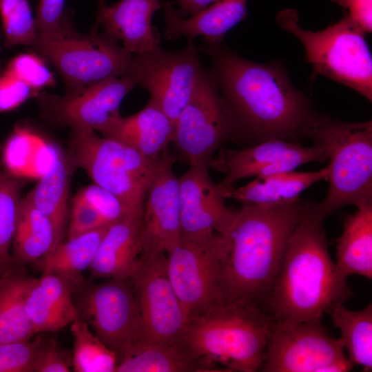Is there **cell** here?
I'll use <instances>...</instances> for the list:
<instances>
[{
	"label": "cell",
	"instance_id": "7a4b0ae2",
	"mask_svg": "<svg viewBox=\"0 0 372 372\" xmlns=\"http://www.w3.org/2000/svg\"><path fill=\"white\" fill-rule=\"evenodd\" d=\"M304 205L299 198L277 205L242 204L236 211L220 263L221 302L265 309Z\"/></svg>",
	"mask_w": 372,
	"mask_h": 372
},
{
	"label": "cell",
	"instance_id": "4316f807",
	"mask_svg": "<svg viewBox=\"0 0 372 372\" xmlns=\"http://www.w3.org/2000/svg\"><path fill=\"white\" fill-rule=\"evenodd\" d=\"M51 146L50 163L27 196L51 219L63 238L69 217L68 196L72 164L60 148Z\"/></svg>",
	"mask_w": 372,
	"mask_h": 372
},
{
	"label": "cell",
	"instance_id": "9a60e30c",
	"mask_svg": "<svg viewBox=\"0 0 372 372\" xmlns=\"http://www.w3.org/2000/svg\"><path fill=\"white\" fill-rule=\"evenodd\" d=\"M136 85L127 75L110 77L64 96L39 93L43 116L52 124L100 132L120 114V105Z\"/></svg>",
	"mask_w": 372,
	"mask_h": 372
},
{
	"label": "cell",
	"instance_id": "e575fe53",
	"mask_svg": "<svg viewBox=\"0 0 372 372\" xmlns=\"http://www.w3.org/2000/svg\"><path fill=\"white\" fill-rule=\"evenodd\" d=\"M44 338L0 344V372H34Z\"/></svg>",
	"mask_w": 372,
	"mask_h": 372
},
{
	"label": "cell",
	"instance_id": "4dcf8cb0",
	"mask_svg": "<svg viewBox=\"0 0 372 372\" xmlns=\"http://www.w3.org/2000/svg\"><path fill=\"white\" fill-rule=\"evenodd\" d=\"M332 322L340 333L343 347L353 364L372 369V304L360 311H351L343 303L334 305L329 311Z\"/></svg>",
	"mask_w": 372,
	"mask_h": 372
},
{
	"label": "cell",
	"instance_id": "83f0119b",
	"mask_svg": "<svg viewBox=\"0 0 372 372\" xmlns=\"http://www.w3.org/2000/svg\"><path fill=\"white\" fill-rule=\"evenodd\" d=\"M34 278L22 267H13L0 278V344L25 341L36 333L25 302Z\"/></svg>",
	"mask_w": 372,
	"mask_h": 372
},
{
	"label": "cell",
	"instance_id": "f546056e",
	"mask_svg": "<svg viewBox=\"0 0 372 372\" xmlns=\"http://www.w3.org/2000/svg\"><path fill=\"white\" fill-rule=\"evenodd\" d=\"M199 372L180 344L136 342L118 362L116 372Z\"/></svg>",
	"mask_w": 372,
	"mask_h": 372
},
{
	"label": "cell",
	"instance_id": "cb8c5ba5",
	"mask_svg": "<svg viewBox=\"0 0 372 372\" xmlns=\"http://www.w3.org/2000/svg\"><path fill=\"white\" fill-rule=\"evenodd\" d=\"M63 240L51 219L27 196L22 198L11 247L12 268L32 264Z\"/></svg>",
	"mask_w": 372,
	"mask_h": 372
},
{
	"label": "cell",
	"instance_id": "7c38bea8",
	"mask_svg": "<svg viewBox=\"0 0 372 372\" xmlns=\"http://www.w3.org/2000/svg\"><path fill=\"white\" fill-rule=\"evenodd\" d=\"M225 234L181 236L167 255V271L187 321L221 302L220 263Z\"/></svg>",
	"mask_w": 372,
	"mask_h": 372
},
{
	"label": "cell",
	"instance_id": "44dd1931",
	"mask_svg": "<svg viewBox=\"0 0 372 372\" xmlns=\"http://www.w3.org/2000/svg\"><path fill=\"white\" fill-rule=\"evenodd\" d=\"M247 1L220 0L188 17L180 16L172 3H165L164 37L167 40L185 37L192 43L196 37H202L206 43H220L225 34L246 17Z\"/></svg>",
	"mask_w": 372,
	"mask_h": 372
},
{
	"label": "cell",
	"instance_id": "30bf717a",
	"mask_svg": "<svg viewBox=\"0 0 372 372\" xmlns=\"http://www.w3.org/2000/svg\"><path fill=\"white\" fill-rule=\"evenodd\" d=\"M353 364L320 321L273 320L262 371L346 372Z\"/></svg>",
	"mask_w": 372,
	"mask_h": 372
},
{
	"label": "cell",
	"instance_id": "f1b7e54d",
	"mask_svg": "<svg viewBox=\"0 0 372 372\" xmlns=\"http://www.w3.org/2000/svg\"><path fill=\"white\" fill-rule=\"evenodd\" d=\"M108 227L63 240L32 264L41 273L58 274L79 282L83 279L82 273L92 264Z\"/></svg>",
	"mask_w": 372,
	"mask_h": 372
},
{
	"label": "cell",
	"instance_id": "1f68e13d",
	"mask_svg": "<svg viewBox=\"0 0 372 372\" xmlns=\"http://www.w3.org/2000/svg\"><path fill=\"white\" fill-rule=\"evenodd\" d=\"M73 338L71 366L75 372H116V354L79 317L70 324Z\"/></svg>",
	"mask_w": 372,
	"mask_h": 372
},
{
	"label": "cell",
	"instance_id": "7402d4cb",
	"mask_svg": "<svg viewBox=\"0 0 372 372\" xmlns=\"http://www.w3.org/2000/svg\"><path fill=\"white\" fill-rule=\"evenodd\" d=\"M118 140L152 158H159L173 141L174 124L156 105L149 101L137 113L127 117L121 114L100 132Z\"/></svg>",
	"mask_w": 372,
	"mask_h": 372
},
{
	"label": "cell",
	"instance_id": "3957f363",
	"mask_svg": "<svg viewBox=\"0 0 372 372\" xmlns=\"http://www.w3.org/2000/svg\"><path fill=\"white\" fill-rule=\"evenodd\" d=\"M305 203L289 238L282 263L266 304L276 320L320 321L323 313L344 303L352 292L338 273L327 247L324 221Z\"/></svg>",
	"mask_w": 372,
	"mask_h": 372
},
{
	"label": "cell",
	"instance_id": "ac0fdd59",
	"mask_svg": "<svg viewBox=\"0 0 372 372\" xmlns=\"http://www.w3.org/2000/svg\"><path fill=\"white\" fill-rule=\"evenodd\" d=\"M142 212L109 225L89 268L93 279L131 278L144 258Z\"/></svg>",
	"mask_w": 372,
	"mask_h": 372
},
{
	"label": "cell",
	"instance_id": "74e56055",
	"mask_svg": "<svg viewBox=\"0 0 372 372\" xmlns=\"http://www.w3.org/2000/svg\"><path fill=\"white\" fill-rule=\"evenodd\" d=\"M65 0H40L34 19L37 33L43 37L53 38L70 32L64 12Z\"/></svg>",
	"mask_w": 372,
	"mask_h": 372
},
{
	"label": "cell",
	"instance_id": "6da1fadb",
	"mask_svg": "<svg viewBox=\"0 0 372 372\" xmlns=\"http://www.w3.org/2000/svg\"><path fill=\"white\" fill-rule=\"evenodd\" d=\"M211 75L235 128V138L258 143L270 139L297 143L313 115L304 94L276 64L247 60L220 45H203Z\"/></svg>",
	"mask_w": 372,
	"mask_h": 372
},
{
	"label": "cell",
	"instance_id": "f6af8a7d",
	"mask_svg": "<svg viewBox=\"0 0 372 372\" xmlns=\"http://www.w3.org/2000/svg\"><path fill=\"white\" fill-rule=\"evenodd\" d=\"M3 70L2 67H1V65H0V74L3 72Z\"/></svg>",
	"mask_w": 372,
	"mask_h": 372
},
{
	"label": "cell",
	"instance_id": "d6986e66",
	"mask_svg": "<svg viewBox=\"0 0 372 372\" xmlns=\"http://www.w3.org/2000/svg\"><path fill=\"white\" fill-rule=\"evenodd\" d=\"M162 6L159 0H119L97 12L92 30H98L101 24L132 54L152 50L160 46L161 37L152 19Z\"/></svg>",
	"mask_w": 372,
	"mask_h": 372
},
{
	"label": "cell",
	"instance_id": "836d02e7",
	"mask_svg": "<svg viewBox=\"0 0 372 372\" xmlns=\"http://www.w3.org/2000/svg\"><path fill=\"white\" fill-rule=\"evenodd\" d=\"M0 17L6 46L31 45L37 31L28 0H0Z\"/></svg>",
	"mask_w": 372,
	"mask_h": 372
},
{
	"label": "cell",
	"instance_id": "60d3db41",
	"mask_svg": "<svg viewBox=\"0 0 372 372\" xmlns=\"http://www.w3.org/2000/svg\"><path fill=\"white\" fill-rule=\"evenodd\" d=\"M70 364L57 342L44 339L36 362L34 372H68Z\"/></svg>",
	"mask_w": 372,
	"mask_h": 372
},
{
	"label": "cell",
	"instance_id": "52a82bcc",
	"mask_svg": "<svg viewBox=\"0 0 372 372\" xmlns=\"http://www.w3.org/2000/svg\"><path fill=\"white\" fill-rule=\"evenodd\" d=\"M294 9L280 11L278 24L303 45L316 74L325 76L372 101V59L365 32L347 14L318 32L299 24Z\"/></svg>",
	"mask_w": 372,
	"mask_h": 372
},
{
	"label": "cell",
	"instance_id": "d4e9b609",
	"mask_svg": "<svg viewBox=\"0 0 372 372\" xmlns=\"http://www.w3.org/2000/svg\"><path fill=\"white\" fill-rule=\"evenodd\" d=\"M298 145L296 142L270 139L241 149L220 147L209 167L225 175L218 185H233L240 179L258 177L266 167Z\"/></svg>",
	"mask_w": 372,
	"mask_h": 372
},
{
	"label": "cell",
	"instance_id": "ee69618b",
	"mask_svg": "<svg viewBox=\"0 0 372 372\" xmlns=\"http://www.w3.org/2000/svg\"><path fill=\"white\" fill-rule=\"evenodd\" d=\"M106 4L105 0H99L98 3V10H100L103 8Z\"/></svg>",
	"mask_w": 372,
	"mask_h": 372
},
{
	"label": "cell",
	"instance_id": "4fadbf2b",
	"mask_svg": "<svg viewBox=\"0 0 372 372\" xmlns=\"http://www.w3.org/2000/svg\"><path fill=\"white\" fill-rule=\"evenodd\" d=\"M198 49L192 42L177 51L160 46L135 54L125 75L146 89L149 101L175 123L187 104L203 70Z\"/></svg>",
	"mask_w": 372,
	"mask_h": 372
},
{
	"label": "cell",
	"instance_id": "d6a6232c",
	"mask_svg": "<svg viewBox=\"0 0 372 372\" xmlns=\"http://www.w3.org/2000/svg\"><path fill=\"white\" fill-rule=\"evenodd\" d=\"M23 185L21 177L0 170V278L12 269L11 247Z\"/></svg>",
	"mask_w": 372,
	"mask_h": 372
},
{
	"label": "cell",
	"instance_id": "9c48e42d",
	"mask_svg": "<svg viewBox=\"0 0 372 372\" xmlns=\"http://www.w3.org/2000/svg\"><path fill=\"white\" fill-rule=\"evenodd\" d=\"M105 280L79 281L72 300L77 317L116 354L118 362L138 342V308L130 278Z\"/></svg>",
	"mask_w": 372,
	"mask_h": 372
},
{
	"label": "cell",
	"instance_id": "484cf974",
	"mask_svg": "<svg viewBox=\"0 0 372 372\" xmlns=\"http://www.w3.org/2000/svg\"><path fill=\"white\" fill-rule=\"evenodd\" d=\"M336 269L342 277L372 278V203L357 207L345 220L337 240Z\"/></svg>",
	"mask_w": 372,
	"mask_h": 372
},
{
	"label": "cell",
	"instance_id": "e0dca14e",
	"mask_svg": "<svg viewBox=\"0 0 372 372\" xmlns=\"http://www.w3.org/2000/svg\"><path fill=\"white\" fill-rule=\"evenodd\" d=\"M208 169L190 166L178 178L181 236L225 234L234 220L236 210L225 205Z\"/></svg>",
	"mask_w": 372,
	"mask_h": 372
},
{
	"label": "cell",
	"instance_id": "ab89813d",
	"mask_svg": "<svg viewBox=\"0 0 372 372\" xmlns=\"http://www.w3.org/2000/svg\"><path fill=\"white\" fill-rule=\"evenodd\" d=\"M39 92L3 70L0 74V113L13 110Z\"/></svg>",
	"mask_w": 372,
	"mask_h": 372
},
{
	"label": "cell",
	"instance_id": "f35d334b",
	"mask_svg": "<svg viewBox=\"0 0 372 372\" xmlns=\"http://www.w3.org/2000/svg\"><path fill=\"white\" fill-rule=\"evenodd\" d=\"M79 192L96 208L109 225L132 213L118 198L95 183L82 188Z\"/></svg>",
	"mask_w": 372,
	"mask_h": 372
},
{
	"label": "cell",
	"instance_id": "8d00e7d4",
	"mask_svg": "<svg viewBox=\"0 0 372 372\" xmlns=\"http://www.w3.org/2000/svg\"><path fill=\"white\" fill-rule=\"evenodd\" d=\"M68 222L67 239L110 225L79 192L72 200Z\"/></svg>",
	"mask_w": 372,
	"mask_h": 372
},
{
	"label": "cell",
	"instance_id": "5b68a950",
	"mask_svg": "<svg viewBox=\"0 0 372 372\" xmlns=\"http://www.w3.org/2000/svg\"><path fill=\"white\" fill-rule=\"evenodd\" d=\"M303 136L325 152L329 187L324 199L311 203L313 214L325 219L344 205L372 203V121L346 122L314 114Z\"/></svg>",
	"mask_w": 372,
	"mask_h": 372
},
{
	"label": "cell",
	"instance_id": "603a6c76",
	"mask_svg": "<svg viewBox=\"0 0 372 372\" xmlns=\"http://www.w3.org/2000/svg\"><path fill=\"white\" fill-rule=\"evenodd\" d=\"M327 167L317 171L295 172L256 177L247 184L220 186V195L242 204L277 205L300 198V194L313 184L328 179Z\"/></svg>",
	"mask_w": 372,
	"mask_h": 372
},
{
	"label": "cell",
	"instance_id": "8fae6325",
	"mask_svg": "<svg viewBox=\"0 0 372 372\" xmlns=\"http://www.w3.org/2000/svg\"><path fill=\"white\" fill-rule=\"evenodd\" d=\"M235 138L231 117L218 84L205 69L175 125L173 143L190 166L209 167L222 145Z\"/></svg>",
	"mask_w": 372,
	"mask_h": 372
},
{
	"label": "cell",
	"instance_id": "8992f818",
	"mask_svg": "<svg viewBox=\"0 0 372 372\" xmlns=\"http://www.w3.org/2000/svg\"><path fill=\"white\" fill-rule=\"evenodd\" d=\"M161 157L147 158L118 140L99 136L92 129L74 128L70 133L68 158L72 165L118 198L132 213L142 211Z\"/></svg>",
	"mask_w": 372,
	"mask_h": 372
},
{
	"label": "cell",
	"instance_id": "277c9868",
	"mask_svg": "<svg viewBox=\"0 0 372 372\" xmlns=\"http://www.w3.org/2000/svg\"><path fill=\"white\" fill-rule=\"evenodd\" d=\"M273 320L259 306L220 302L187 321L180 345L203 371L256 372Z\"/></svg>",
	"mask_w": 372,
	"mask_h": 372
},
{
	"label": "cell",
	"instance_id": "2e32d148",
	"mask_svg": "<svg viewBox=\"0 0 372 372\" xmlns=\"http://www.w3.org/2000/svg\"><path fill=\"white\" fill-rule=\"evenodd\" d=\"M174 161L168 149L163 153L144 199L141 214L144 256L152 251L167 254L181 238L178 178L173 172Z\"/></svg>",
	"mask_w": 372,
	"mask_h": 372
},
{
	"label": "cell",
	"instance_id": "d590c367",
	"mask_svg": "<svg viewBox=\"0 0 372 372\" xmlns=\"http://www.w3.org/2000/svg\"><path fill=\"white\" fill-rule=\"evenodd\" d=\"M5 70L38 92L56 84L55 76L45 61L35 54L25 53L14 56Z\"/></svg>",
	"mask_w": 372,
	"mask_h": 372
},
{
	"label": "cell",
	"instance_id": "5bb4252c",
	"mask_svg": "<svg viewBox=\"0 0 372 372\" xmlns=\"http://www.w3.org/2000/svg\"><path fill=\"white\" fill-rule=\"evenodd\" d=\"M139 314L137 342L180 344L186 318L167 271V255L152 251L130 278Z\"/></svg>",
	"mask_w": 372,
	"mask_h": 372
},
{
	"label": "cell",
	"instance_id": "b9f144b4",
	"mask_svg": "<svg viewBox=\"0 0 372 372\" xmlns=\"http://www.w3.org/2000/svg\"><path fill=\"white\" fill-rule=\"evenodd\" d=\"M346 10V14L365 32L372 30V0H331Z\"/></svg>",
	"mask_w": 372,
	"mask_h": 372
},
{
	"label": "cell",
	"instance_id": "ffe728a7",
	"mask_svg": "<svg viewBox=\"0 0 372 372\" xmlns=\"http://www.w3.org/2000/svg\"><path fill=\"white\" fill-rule=\"evenodd\" d=\"M78 282L49 273L34 278L28 289L25 308L36 334L57 332L77 316L72 293Z\"/></svg>",
	"mask_w": 372,
	"mask_h": 372
},
{
	"label": "cell",
	"instance_id": "7bdbcfd3",
	"mask_svg": "<svg viewBox=\"0 0 372 372\" xmlns=\"http://www.w3.org/2000/svg\"><path fill=\"white\" fill-rule=\"evenodd\" d=\"M220 0H176V3L178 6L177 9L182 17L196 15L211 4Z\"/></svg>",
	"mask_w": 372,
	"mask_h": 372
},
{
	"label": "cell",
	"instance_id": "ba28073f",
	"mask_svg": "<svg viewBox=\"0 0 372 372\" xmlns=\"http://www.w3.org/2000/svg\"><path fill=\"white\" fill-rule=\"evenodd\" d=\"M29 47L58 70L66 94L107 78L125 75L133 58L105 31L92 30L89 34H82L73 29L53 38L37 33Z\"/></svg>",
	"mask_w": 372,
	"mask_h": 372
}]
</instances>
